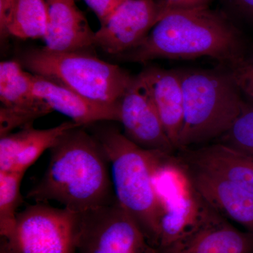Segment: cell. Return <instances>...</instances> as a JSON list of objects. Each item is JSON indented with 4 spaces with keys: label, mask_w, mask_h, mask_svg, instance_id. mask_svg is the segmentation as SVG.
<instances>
[{
    "label": "cell",
    "mask_w": 253,
    "mask_h": 253,
    "mask_svg": "<svg viewBox=\"0 0 253 253\" xmlns=\"http://www.w3.org/2000/svg\"><path fill=\"white\" fill-rule=\"evenodd\" d=\"M46 1L48 23L43 46L55 51H91L95 47V32L76 0Z\"/></svg>",
    "instance_id": "2e32d148"
},
{
    "label": "cell",
    "mask_w": 253,
    "mask_h": 253,
    "mask_svg": "<svg viewBox=\"0 0 253 253\" xmlns=\"http://www.w3.org/2000/svg\"><path fill=\"white\" fill-rule=\"evenodd\" d=\"M218 139L219 144L253 156V105L246 103L229 130Z\"/></svg>",
    "instance_id": "44dd1931"
},
{
    "label": "cell",
    "mask_w": 253,
    "mask_h": 253,
    "mask_svg": "<svg viewBox=\"0 0 253 253\" xmlns=\"http://www.w3.org/2000/svg\"><path fill=\"white\" fill-rule=\"evenodd\" d=\"M161 19L156 0H124L95 32V47L120 56L144 41Z\"/></svg>",
    "instance_id": "8fae6325"
},
{
    "label": "cell",
    "mask_w": 253,
    "mask_h": 253,
    "mask_svg": "<svg viewBox=\"0 0 253 253\" xmlns=\"http://www.w3.org/2000/svg\"><path fill=\"white\" fill-rule=\"evenodd\" d=\"M161 253H253V233L240 231L206 202L192 231Z\"/></svg>",
    "instance_id": "7c38bea8"
},
{
    "label": "cell",
    "mask_w": 253,
    "mask_h": 253,
    "mask_svg": "<svg viewBox=\"0 0 253 253\" xmlns=\"http://www.w3.org/2000/svg\"><path fill=\"white\" fill-rule=\"evenodd\" d=\"M184 163L204 201L227 220L253 233V194L224 176Z\"/></svg>",
    "instance_id": "4fadbf2b"
},
{
    "label": "cell",
    "mask_w": 253,
    "mask_h": 253,
    "mask_svg": "<svg viewBox=\"0 0 253 253\" xmlns=\"http://www.w3.org/2000/svg\"><path fill=\"white\" fill-rule=\"evenodd\" d=\"M0 136L33 126L36 120L53 111L35 94L33 74L17 60L0 63Z\"/></svg>",
    "instance_id": "30bf717a"
},
{
    "label": "cell",
    "mask_w": 253,
    "mask_h": 253,
    "mask_svg": "<svg viewBox=\"0 0 253 253\" xmlns=\"http://www.w3.org/2000/svg\"><path fill=\"white\" fill-rule=\"evenodd\" d=\"M16 60L28 72L54 80L101 104L118 105L134 77L91 51H55L42 46L24 50Z\"/></svg>",
    "instance_id": "5b68a950"
},
{
    "label": "cell",
    "mask_w": 253,
    "mask_h": 253,
    "mask_svg": "<svg viewBox=\"0 0 253 253\" xmlns=\"http://www.w3.org/2000/svg\"><path fill=\"white\" fill-rule=\"evenodd\" d=\"M0 253H11L6 245V241L3 238L0 239Z\"/></svg>",
    "instance_id": "484cf974"
},
{
    "label": "cell",
    "mask_w": 253,
    "mask_h": 253,
    "mask_svg": "<svg viewBox=\"0 0 253 253\" xmlns=\"http://www.w3.org/2000/svg\"><path fill=\"white\" fill-rule=\"evenodd\" d=\"M33 82L36 96L45 101L52 111L67 116L80 126L99 122L119 123L118 105L96 102L44 76L33 74Z\"/></svg>",
    "instance_id": "5bb4252c"
},
{
    "label": "cell",
    "mask_w": 253,
    "mask_h": 253,
    "mask_svg": "<svg viewBox=\"0 0 253 253\" xmlns=\"http://www.w3.org/2000/svg\"><path fill=\"white\" fill-rule=\"evenodd\" d=\"M179 71L184 121L177 151L219 139L229 130L246 104L229 66Z\"/></svg>",
    "instance_id": "277c9868"
},
{
    "label": "cell",
    "mask_w": 253,
    "mask_h": 253,
    "mask_svg": "<svg viewBox=\"0 0 253 253\" xmlns=\"http://www.w3.org/2000/svg\"><path fill=\"white\" fill-rule=\"evenodd\" d=\"M231 68L241 91L253 100V63L246 59Z\"/></svg>",
    "instance_id": "7402d4cb"
},
{
    "label": "cell",
    "mask_w": 253,
    "mask_h": 253,
    "mask_svg": "<svg viewBox=\"0 0 253 253\" xmlns=\"http://www.w3.org/2000/svg\"><path fill=\"white\" fill-rule=\"evenodd\" d=\"M154 183L162 209L158 246L162 249L197 225L206 201L193 184L185 164L174 154L156 153Z\"/></svg>",
    "instance_id": "8992f818"
},
{
    "label": "cell",
    "mask_w": 253,
    "mask_h": 253,
    "mask_svg": "<svg viewBox=\"0 0 253 253\" xmlns=\"http://www.w3.org/2000/svg\"><path fill=\"white\" fill-rule=\"evenodd\" d=\"M247 60H248V61H249V62L253 63V56H251V58H249V59H248Z\"/></svg>",
    "instance_id": "4316f807"
},
{
    "label": "cell",
    "mask_w": 253,
    "mask_h": 253,
    "mask_svg": "<svg viewBox=\"0 0 253 253\" xmlns=\"http://www.w3.org/2000/svg\"><path fill=\"white\" fill-rule=\"evenodd\" d=\"M233 12L253 21V0H221Z\"/></svg>",
    "instance_id": "d4e9b609"
},
{
    "label": "cell",
    "mask_w": 253,
    "mask_h": 253,
    "mask_svg": "<svg viewBox=\"0 0 253 253\" xmlns=\"http://www.w3.org/2000/svg\"><path fill=\"white\" fill-rule=\"evenodd\" d=\"M211 57L229 67L246 59L241 33L229 16L210 7L168 13L134 49L118 56L126 62Z\"/></svg>",
    "instance_id": "7a4b0ae2"
},
{
    "label": "cell",
    "mask_w": 253,
    "mask_h": 253,
    "mask_svg": "<svg viewBox=\"0 0 253 253\" xmlns=\"http://www.w3.org/2000/svg\"><path fill=\"white\" fill-rule=\"evenodd\" d=\"M139 74L149 88L168 137L177 151L184 121V97L179 70L149 66Z\"/></svg>",
    "instance_id": "e0dca14e"
},
{
    "label": "cell",
    "mask_w": 253,
    "mask_h": 253,
    "mask_svg": "<svg viewBox=\"0 0 253 253\" xmlns=\"http://www.w3.org/2000/svg\"><path fill=\"white\" fill-rule=\"evenodd\" d=\"M76 253H161L118 203L81 213Z\"/></svg>",
    "instance_id": "ba28073f"
},
{
    "label": "cell",
    "mask_w": 253,
    "mask_h": 253,
    "mask_svg": "<svg viewBox=\"0 0 253 253\" xmlns=\"http://www.w3.org/2000/svg\"><path fill=\"white\" fill-rule=\"evenodd\" d=\"M177 151L186 164L224 176L253 194V156L219 143Z\"/></svg>",
    "instance_id": "ac0fdd59"
},
{
    "label": "cell",
    "mask_w": 253,
    "mask_h": 253,
    "mask_svg": "<svg viewBox=\"0 0 253 253\" xmlns=\"http://www.w3.org/2000/svg\"><path fill=\"white\" fill-rule=\"evenodd\" d=\"M212 1V0H156L161 18L171 11L209 7Z\"/></svg>",
    "instance_id": "603a6c76"
},
{
    "label": "cell",
    "mask_w": 253,
    "mask_h": 253,
    "mask_svg": "<svg viewBox=\"0 0 253 253\" xmlns=\"http://www.w3.org/2000/svg\"><path fill=\"white\" fill-rule=\"evenodd\" d=\"M49 151L46 171L28 191V199L56 201L78 213L118 202L107 156L84 126L66 131Z\"/></svg>",
    "instance_id": "6da1fadb"
},
{
    "label": "cell",
    "mask_w": 253,
    "mask_h": 253,
    "mask_svg": "<svg viewBox=\"0 0 253 253\" xmlns=\"http://www.w3.org/2000/svg\"><path fill=\"white\" fill-rule=\"evenodd\" d=\"M47 23L46 0H12L6 21L0 26L1 41L9 37L44 41Z\"/></svg>",
    "instance_id": "d6986e66"
},
{
    "label": "cell",
    "mask_w": 253,
    "mask_h": 253,
    "mask_svg": "<svg viewBox=\"0 0 253 253\" xmlns=\"http://www.w3.org/2000/svg\"><path fill=\"white\" fill-rule=\"evenodd\" d=\"M79 126L72 121L49 129H36L31 126L0 136V172L25 174L66 131Z\"/></svg>",
    "instance_id": "9a60e30c"
},
{
    "label": "cell",
    "mask_w": 253,
    "mask_h": 253,
    "mask_svg": "<svg viewBox=\"0 0 253 253\" xmlns=\"http://www.w3.org/2000/svg\"><path fill=\"white\" fill-rule=\"evenodd\" d=\"M96 15L100 23L104 22L124 0H83Z\"/></svg>",
    "instance_id": "cb8c5ba5"
},
{
    "label": "cell",
    "mask_w": 253,
    "mask_h": 253,
    "mask_svg": "<svg viewBox=\"0 0 253 253\" xmlns=\"http://www.w3.org/2000/svg\"><path fill=\"white\" fill-rule=\"evenodd\" d=\"M111 123L84 126L99 141L107 156L118 204L158 248L162 209L154 183L156 151L141 149Z\"/></svg>",
    "instance_id": "3957f363"
},
{
    "label": "cell",
    "mask_w": 253,
    "mask_h": 253,
    "mask_svg": "<svg viewBox=\"0 0 253 253\" xmlns=\"http://www.w3.org/2000/svg\"><path fill=\"white\" fill-rule=\"evenodd\" d=\"M118 106L123 134L131 142L146 151L168 154L176 151L140 74L133 77Z\"/></svg>",
    "instance_id": "9c48e42d"
},
{
    "label": "cell",
    "mask_w": 253,
    "mask_h": 253,
    "mask_svg": "<svg viewBox=\"0 0 253 253\" xmlns=\"http://www.w3.org/2000/svg\"><path fill=\"white\" fill-rule=\"evenodd\" d=\"M80 224L81 213L36 203L18 212L14 232L3 239L11 253H76Z\"/></svg>",
    "instance_id": "52a82bcc"
},
{
    "label": "cell",
    "mask_w": 253,
    "mask_h": 253,
    "mask_svg": "<svg viewBox=\"0 0 253 253\" xmlns=\"http://www.w3.org/2000/svg\"><path fill=\"white\" fill-rule=\"evenodd\" d=\"M24 174L0 172V235L8 239L16 226L17 210L23 204L21 184Z\"/></svg>",
    "instance_id": "ffe728a7"
}]
</instances>
